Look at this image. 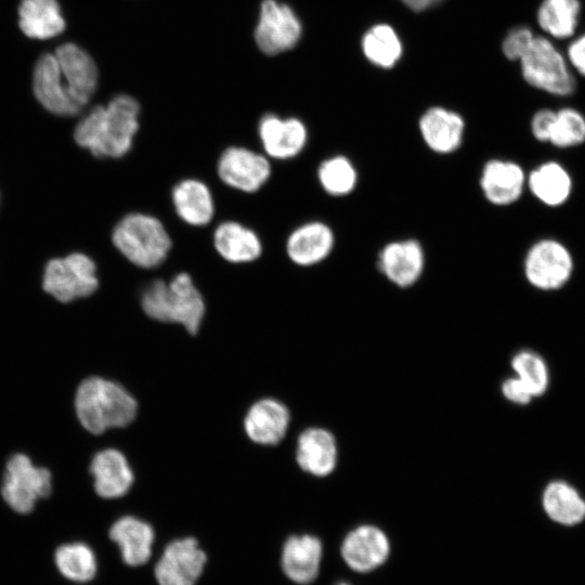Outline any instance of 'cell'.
<instances>
[{"instance_id": "cell-1", "label": "cell", "mask_w": 585, "mask_h": 585, "mask_svg": "<svg viewBox=\"0 0 585 585\" xmlns=\"http://www.w3.org/2000/svg\"><path fill=\"white\" fill-rule=\"evenodd\" d=\"M56 63L41 76L40 98L58 116H74L90 102L98 88L94 60L78 44L66 42L54 52Z\"/></svg>"}, {"instance_id": "cell-2", "label": "cell", "mask_w": 585, "mask_h": 585, "mask_svg": "<svg viewBox=\"0 0 585 585\" xmlns=\"http://www.w3.org/2000/svg\"><path fill=\"white\" fill-rule=\"evenodd\" d=\"M140 104L128 94L98 105L77 123L74 139L94 156L120 158L130 148L139 130Z\"/></svg>"}, {"instance_id": "cell-3", "label": "cell", "mask_w": 585, "mask_h": 585, "mask_svg": "<svg viewBox=\"0 0 585 585\" xmlns=\"http://www.w3.org/2000/svg\"><path fill=\"white\" fill-rule=\"evenodd\" d=\"M74 405L81 426L94 434L128 426L138 411L135 399L121 385L99 376L80 382Z\"/></svg>"}, {"instance_id": "cell-4", "label": "cell", "mask_w": 585, "mask_h": 585, "mask_svg": "<svg viewBox=\"0 0 585 585\" xmlns=\"http://www.w3.org/2000/svg\"><path fill=\"white\" fill-rule=\"evenodd\" d=\"M141 307L151 318L180 324L192 335L198 332L205 315L204 298L186 273L169 282H152L142 292Z\"/></svg>"}, {"instance_id": "cell-5", "label": "cell", "mask_w": 585, "mask_h": 585, "mask_svg": "<svg viewBox=\"0 0 585 585\" xmlns=\"http://www.w3.org/2000/svg\"><path fill=\"white\" fill-rule=\"evenodd\" d=\"M113 243L131 263L142 269L160 265L171 249V238L165 225L155 217L131 212L114 227Z\"/></svg>"}, {"instance_id": "cell-6", "label": "cell", "mask_w": 585, "mask_h": 585, "mask_svg": "<svg viewBox=\"0 0 585 585\" xmlns=\"http://www.w3.org/2000/svg\"><path fill=\"white\" fill-rule=\"evenodd\" d=\"M575 258L561 239L544 236L526 248L522 259V274L536 290L554 292L563 289L575 273Z\"/></svg>"}, {"instance_id": "cell-7", "label": "cell", "mask_w": 585, "mask_h": 585, "mask_svg": "<svg viewBox=\"0 0 585 585\" xmlns=\"http://www.w3.org/2000/svg\"><path fill=\"white\" fill-rule=\"evenodd\" d=\"M524 80L533 88L555 96H569L575 90V80L566 57L545 37L534 38L520 58Z\"/></svg>"}, {"instance_id": "cell-8", "label": "cell", "mask_w": 585, "mask_h": 585, "mask_svg": "<svg viewBox=\"0 0 585 585\" xmlns=\"http://www.w3.org/2000/svg\"><path fill=\"white\" fill-rule=\"evenodd\" d=\"M52 490V474L35 465L22 453L9 458L2 480L1 493L5 503L18 514L32 511L39 499L48 497Z\"/></svg>"}, {"instance_id": "cell-9", "label": "cell", "mask_w": 585, "mask_h": 585, "mask_svg": "<svg viewBox=\"0 0 585 585\" xmlns=\"http://www.w3.org/2000/svg\"><path fill=\"white\" fill-rule=\"evenodd\" d=\"M42 286L61 302L88 297L99 286L96 265L90 257L80 252L52 259L44 268Z\"/></svg>"}, {"instance_id": "cell-10", "label": "cell", "mask_w": 585, "mask_h": 585, "mask_svg": "<svg viewBox=\"0 0 585 585\" xmlns=\"http://www.w3.org/2000/svg\"><path fill=\"white\" fill-rule=\"evenodd\" d=\"M207 559L196 538L173 540L166 545L154 567L155 580L158 585H196Z\"/></svg>"}, {"instance_id": "cell-11", "label": "cell", "mask_w": 585, "mask_h": 585, "mask_svg": "<svg viewBox=\"0 0 585 585\" xmlns=\"http://www.w3.org/2000/svg\"><path fill=\"white\" fill-rule=\"evenodd\" d=\"M302 35V25L290 6L264 0L255 29L258 48L268 55L292 49Z\"/></svg>"}, {"instance_id": "cell-12", "label": "cell", "mask_w": 585, "mask_h": 585, "mask_svg": "<svg viewBox=\"0 0 585 585\" xmlns=\"http://www.w3.org/2000/svg\"><path fill=\"white\" fill-rule=\"evenodd\" d=\"M377 269L391 284L408 288L417 284L426 269V252L416 238L395 239L381 247Z\"/></svg>"}, {"instance_id": "cell-13", "label": "cell", "mask_w": 585, "mask_h": 585, "mask_svg": "<svg viewBox=\"0 0 585 585\" xmlns=\"http://www.w3.org/2000/svg\"><path fill=\"white\" fill-rule=\"evenodd\" d=\"M526 172L521 164L512 159H487L479 177L484 199L495 207L515 205L526 192Z\"/></svg>"}, {"instance_id": "cell-14", "label": "cell", "mask_w": 585, "mask_h": 585, "mask_svg": "<svg viewBox=\"0 0 585 585\" xmlns=\"http://www.w3.org/2000/svg\"><path fill=\"white\" fill-rule=\"evenodd\" d=\"M217 169L223 183L246 193L259 191L271 174V165L264 155L242 146L224 150Z\"/></svg>"}, {"instance_id": "cell-15", "label": "cell", "mask_w": 585, "mask_h": 585, "mask_svg": "<svg viewBox=\"0 0 585 585\" xmlns=\"http://www.w3.org/2000/svg\"><path fill=\"white\" fill-rule=\"evenodd\" d=\"M340 552L350 569L367 573L386 562L390 555V542L378 526L362 524L346 535Z\"/></svg>"}, {"instance_id": "cell-16", "label": "cell", "mask_w": 585, "mask_h": 585, "mask_svg": "<svg viewBox=\"0 0 585 585\" xmlns=\"http://www.w3.org/2000/svg\"><path fill=\"white\" fill-rule=\"evenodd\" d=\"M574 185L572 172L557 159L543 160L526 172V191L546 208L566 206L573 196Z\"/></svg>"}, {"instance_id": "cell-17", "label": "cell", "mask_w": 585, "mask_h": 585, "mask_svg": "<svg viewBox=\"0 0 585 585\" xmlns=\"http://www.w3.org/2000/svg\"><path fill=\"white\" fill-rule=\"evenodd\" d=\"M418 129L421 140L432 153L451 155L463 145L466 122L455 110L432 106L421 114Z\"/></svg>"}, {"instance_id": "cell-18", "label": "cell", "mask_w": 585, "mask_h": 585, "mask_svg": "<svg viewBox=\"0 0 585 585\" xmlns=\"http://www.w3.org/2000/svg\"><path fill=\"white\" fill-rule=\"evenodd\" d=\"M258 133L265 154L280 160L299 155L308 141L306 125L295 117L266 114L259 122Z\"/></svg>"}, {"instance_id": "cell-19", "label": "cell", "mask_w": 585, "mask_h": 585, "mask_svg": "<svg viewBox=\"0 0 585 585\" xmlns=\"http://www.w3.org/2000/svg\"><path fill=\"white\" fill-rule=\"evenodd\" d=\"M323 546L310 534L289 536L282 547L281 568L288 580L299 585L315 581L320 573Z\"/></svg>"}, {"instance_id": "cell-20", "label": "cell", "mask_w": 585, "mask_h": 585, "mask_svg": "<svg viewBox=\"0 0 585 585\" xmlns=\"http://www.w3.org/2000/svg\"><path fill=\"white\" fill-rule=\"evenodd\" d=\"M335 246V233L322 221H310L296 227L287 238L286 251L297 265L311 266L329 257Z\"/></svg>"}, {"instance_id": "cell-21", "label": "cell", "mask_w": 585, "mask_h": 585, "mask_svg": "<svg viewBox=\"0 0 585 585\" xmlns=\"http://www.w3.org/2000/svg\"><path fill=\"white\" fill-rule=\"evenodd\" d=\"M108 535L127 566L141 567L150 561L155 531L148 522L134 516H123L112 524Z\"/></svg>"}, {"instance_id": "cell-22", "label": "cell", "mask_w": 585, "mask_h": 585, "mask_svg": "<svg viewBox=\"0 0 585 585\" xmlns=\"http://www.w3.org/2000/svg\"><path fill=\"white\" fill-rule=\"evenodd\" d=\"M290 414L286 405L275 399H261L253 403L244 419L248 438L261 445L280 443L288 429Z\"/></svg>"}, {"instance_id": "cell-23", "label": "cell", "mask_w": 585, "mask_h": 585, "mask_svg": "<svg viewBox=\"0 0 585 585\" xmlns=\"http://www.w3.org/2000/svg\"><path fill=\"white\" fill-rule=\"evenodd\" d=\"M296 460L299 467L315 477L329 476L338 461V446L332 432L311 427L297 440Z\"/></svg>"}, {"instance_id": "cell-24", "label": "cell", "mask_w": 585, "mask_h": 585, "mask_svg": "<svg viewBox=\"0 0 585 585\" xmlns=\"http://www.w3.org/2000/svg\"><path fill=\"white\" fill-rule=\"evenodd\" d=\"M90 472L96 494L106 499L126 495L134 479L126 456L115 448L98 452L91 460Z\"/></svg>"}, {"instance_id": "cell-25", "label": "cell", "mask_w": 585, "mask_h": 585, "mask_svg": "<svg viewBox=\"0 0 585 585\" xmlns=\"http://www.w3.org/2000/svg\"><path fill=\"white\" fill-rule=\"evenodd\" d=\"M17 13L20 28L32 39L54 38L66 27L57 0H22Z\"/></svg>"}, {"instance_id": "cell-26", "label": "cell", "mask_w": 585, "mask_h": 585, "mask_svg": "<svg viewBox=\"0 0 585 585\" xmlns=\"http://www.w3.org/2000/svg\"><path fill=\"white\" fill-rule=\"evenodd\" d=\"M172 204L179 218L194 226L208 224L214 213L209 187L196 179H185L174 185Z\"/></svg>"}, {"instance_id": "cell-27", "label": "cell", "mask_w": 585, "mask_h": 585, "mask_svg": "<svg viewBox=\"0 0 585 585\" xmlns=\"http://www.w3.org/2000/svg\"><path fill=\"white\" fill-rule=\"evenodd\" d=\"M213 246L217 252L231 263H246L258 259L262 252L259 236L249 227L225 221L213 233Z\"/></svg>"}, {"instance_id": "cell-28", "label": "cell", "mask_w": 585, "mask_h": 585, "mask_svg": "<svg viewBox=\"0 0 585 585\" xmlns=\"http://www.w3.org/2000/svg\"><path fill=\"white\" fill-rule=\"evenodd\" d=\"M542 503L548 517L564 525H574L585 518V500L569 483L556 480L543 492Z\"/></svg>"}, {"instance_id": "cell-29", "label": "cell", "mask_w": 585, "mask_h": 585, "mask_svg": "<svg viewBox=\"0 0 585 585\" xmlns=\"http://www.w3.org/2000/svg\"><path fill=\"white\" fill-rule=\"evenodd\" d=\"M54 563L65 578L75 583L90 582L98 572L95 552L81 542L58 546L54 552Z\"/></svg>"}, {"instance_id": "cell-30", "label": "cell", "mask_w": 585, "mask_h": 585, "mask_svg": "<svg viewBox=\"0 0 585 585\" xmlns=\"http://www.w3.org/2000/svg\"><path fill=\"white\" fill-rule=\"evenodd\" d=\"M578 0H543L537 10V23L552 38L572 37L578 24Z\"/></svg>"}, {"instance_id": "cell-31", "label": "cell", "mask_w": 585, "mask_h": 585, "mask_svg": "<svg viewBox=\"0 0 585 585\" xmlns=\"http://www.w3.org/2000/svg\"><path fill=\"white\" fill-rule=\"evenodd\" d=\"M364 56L375 66L391 68L401 58L403 47L392 26L377 24L372 26L362 38Z\"/></svg>"}, {"instance_id": "cell-32", "label": "cell", "mask_w": 585, "mask_h": 585, "mask_svg": "<svg viewBox=\"0 0 585 585\" xmlns=\"http://www.w3.org/2000/svg\"><path fill=\"white\" fill-rule=\"evenodd\" d=\"M317 180L329 196L346 197L356 188L359 172L348 156L334 155L320 164Z\"/></svg>"}, {"instance_id": "cell-33", "label": "cell", "mask_w": 585, "mask_h": 585, "mask_svg": "<svg viewBox=\"0 0 585 585\" xmlns=\"http://www.w3.org/2000/svg\"><path fill=\"white\" fill-rule=\"evenodd\" d=\"M585 144V115L574 107L556 109L548 145L557 150H572Z\"/></svg>"}, {"instance_id": "cell-34", "label": "cell", "mask_w": 585, "mask_h": 585, "mask_svg": "<svg viewBox=\"0 0 585 585\" xmlns=\"http://www.w3.org/2000/svg\"><path fill=\"white\" fill-rule=\"evenodd\" d=\"M511 367L516 377L531 391L534 398L544 394L548 388V368L541 355L523 350L514 355Z\"/></svg>"}, {"instance_id": "cell-35", "label": "cell", "mask_w": 585, "mask_h": 585, "mask_svg": "<svg viewBox=\"0 0 585 585\" xmlns=\"http://www.w3.org/2000/svg\"><path fill=\"white\" fill-rule=\"evenodd\" d=\"M535 36L528 27L511 29L503 40L502 50L504 55L511 61H520L532 44Z\"/></svg>"}, {"instance_id": "cell-36", "label": "cell", "mask_w": 585, "mask_h": 585, "mask_svg": "<svg viewBox=\"0 0 585 585\" xmlns=\"http://www.w3.org/2000/svg\"><path fill=\"white\" fill-rule=\"evenodd\" d=\"M556 109L540 108L531 117L530 132L533 139L542 144H548Z\"/></svg>"}, {"instance_id": "cell-37", "label": "cell", "mask_w": 585, "mask_h": 585, "mask_svg": "<svg viewBox=\"0 0 585 585\" xmlns=\"http://www.w3.org/2000/svg\"><path fill=\"white\" fill-rule=\"evenodd\" d=\"M502 393L511 403L525 405L534 398L531 391L516 376L505 379L502 384Z\"/></svg>"}, {"instance_id": "cell-38", "label": "cell", "mask_w": 585, "mask_h": 585, "mask_svg": "<svg viewBox=\"0 0 585 585\" xmlns=\"http://www.w3.org/2000/svg\"><path fill=\"white\" fill-rule=\"evenodd\" d=\"M567 56L570 65L585 77V34L575 38L568 47Z\"/></svg>"}, {"instance_id": "cell-39", "label": "cell", "mask_w": 585, "mask_h": 585, "mask_svg": "<svg viewBox=\"0 0 585 585\" xmlns=\"http://www.w3.org/2000/svg\"><path fill=\"white\" fill-rule=\"evenodd\" d=\"M401 1L413 11L419 12V11H425L435 5L441 0H401Z\"/></svg>"}, {"instance_id": "cell-40", "label": "cell", "mask_w": 585, "mask_h": 585, "mask_svg": "<svg viewBox=\"0 0 585 585\" xmlns=\"http://www.w3.org/2000/svg\"><path fill=\"white\" fill-rule=\"evenodd\" d=\"M335 585H350L348 582H338Z\"/></svg>"}]
</instances>
